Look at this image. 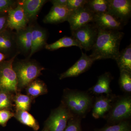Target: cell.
Masks as SVG:
<instances>
[{"label": "cell", "instance_id": "3", "mask_svg": "<svg viewBox=\"0 0 131 131\" xmlns=\"http://www.w3.org/2000/svg\"><path fill=\"white\" fill-rule=\"evenodd\" d=\"M16 73L18 86L25 87L28 86L41 74L44 68L35 62L30 61H22L13 65Z\"/></svg>", "mask_w": 131, "mask_h": 131}, {"label": "cell", "instance_id": "35", "mask_svg": "<svg viewBox=\"0 0 131 131\" xmlns=\"http://www.w3.org/2000/svg\"><path fill=\"white\" fill-rule=\"evenodd\" d=\"M5 54L2 53V52H0V63L3 61V60L5 59Z\"/></svg>", "mask_w": 131, "mask_h": 131}, {"label": "cell", "instance_id": "8", "mask_svg": "<svg viewBox=\"0 0 131 131\" xmlns=\"http://www.w3.org/2000/svg\"><path fill=\"white\" fill-rule=\"evenodd\" d=\"M108 13L127 24L131 16L130 0H108Z\"/></svg>", "mask_w": 131, "mask_h": 131}, {"label": "cell", "instance_id": "7", "mask_svg": "<svg viewBox=\"0 0 131 131\" xmlns=\"http://www.w3.org/2000/svg\"><path fill=\"white\" fill-rule=\"evenodd\" d=\"M74 117L63 104L53 111L47 122L50 131H64L69 120Z\"/></svg>", "mask_w": 131, "mask_h": 131}, {"label": "cell", "instance_id": "5", "mask_svg": "<svg viewBox=\"0 0 131 131\" xmlns=\"http://www.w3.org/2000/svg\"><path fill=\"white\" fill-rule=\"evenodd\" d=\"M72 37L79 45L80 49L91 50L96 42L98 28L93 23H89L71 31Z\"/></svg>", "mask_w": 131, "mask_h": 131}, {"label": "cell", "instance_id": "36", "mask_svg": "<svg viewBox=\"0 0 131 131\" xmlns=\"http://www.w3.org/2000/svg\"><path fill=\"white\" fill-rule=\"evenodd\" d=\"M1 90H0V92H1Z\"/></svg>", "mask_w": 131, "mask_h": 131}, {"label": "cell", "instance_id": "23", "mask_svg": "<svg viewBox=\"0 0 131 131\" xmlns=\"http://www.w3.org/2000/svg\"><path fill=\"white\" fill-rule=\"evenodd\" d=\"M17 118L22 124L31 127L35 130L39 129V126L35 118L27 111H18Z\"/></svg>", "mask_w": 131, "mask_h": 131}, {"label": "cell", "instance_id": "33", "mask_svg": "<svg viewBox=\"0 0 131 131\" xmlns=\"http://www.w3.org/2000/svg\"><path fill=\"white\" fill-rule=\"evenodd\" d=\"M7 28V13H0V33Z\"/></svg>", "mask_w": 131, "mask_h": 131}, {"label": "cell", "instance_id": "22", "mask_svg": "<svg viewBox=\"0 0 131 131\" xmlns=\"http://www.w3.org/2000/svg\"><path fill=\"white\" fill-rule=\"evenodd\" d=\"M85 6L94 14L107 13L108 8V1L88 0Z\"/></svg>", "mask_w": 131, "mask_h": 131}, {"label": "cell", "instance_id": "17", "mask_svg": "<svg viewBox=\"0 0 131 131\" xmlns=\"http://www.w3.org/2000/svg\"><path fill=\"white\" fill-rule=\"evenodd\" d=\"M46 0H24L21 1L24 13L28 22L36 18Z\"/></svg>", "mask_w": 131, "mask_h": 131}, {"label": "cell", "instance_id": "9", "mask_svg": "<svg viewBox=\"0 0 131 131\" xmlns=\"http://www.w3.org/2000/svg\"><path fill=\"white\" fill-rule=\"evenodd\" d=\"M28 21L24 13L21 2L7 12V28L18 31L27 26Z\"/></svg>", "mask_w": 131, "mask_h": 131}, {"label": "cell", "instance_id": "27", "mask_svg": "<svg viewBox=\"0 0 131 131\" xmlns=\"http://www.w3.org/2000/svg\"><path fill=\"white\" fill-rule=\"evenodd\" d=\"M97 131H131L130 123L125 120L113 125L106 127Z\"/></svg>", "mask_w": 131, "mask_h": 131}, {"label": "cell", "instance_id": "29", "mask_svg": "<svg viewBox=\"0 0 131 131\" xmlns=\"http://www.w3.org/2000/svg\"><path fill=\"white\" fill-rule=\"evenodd\" d=\"M88 0H67L66 7L70 11H73L84 7Z\"/></svg>", "mask_w": 131, "mask_h": 131}, {"label": "cell", "instance_id": "2", "mask_svg": "<svg viewBox=\"0 0 131 131\" xmlns=\"http://www.w3.org/2000/svg\"><path fill=\"white\" fill-rule=\"evenodd\" d=\"M63 104L74 117L81 118L93 107V100L86 92L68 89L64 95Z\"/></svg>", "mask_w": 131, "mask_h": 131}, {"label": "cell", "instance_id": "15", "mask_svg": "<svg viewBox=\"0 0 131 131\" xmlns=\"http://www.w3.org/2000/svg\"><path fill=\"white\" fill-rule=\"evenodd\" d=\"M71 12L66 6H53L49 13L45 17L43 22L52 24L62 23L68 20Z\"/></svg>", "mask_w": 131, "mask_h": 131}, {"label": "cell", "instance_id": "16", "mask_svg": "<svg viewBox=\"0 0 131 131\" xmlns=\"http://www.w3.org/2000/svg\"><path fill=\"white\" fill-rule=\"evenodd\" d=\"M32 25L16 32L15 40L16 47L24 53L30 52L32 45Z\"/></svg>", "mask_w": 131, "mask_h": 131}, {"label": "cell", "instance_id": "30", "mask_svg": "<svg viewBox=\"0 0 131 131\" xmlns=\"http://www.w3.org/2000/svg\"><path fill=\"white\" fill-rule=\"evenodd\" d=\"M11 100L8 93L0 92V110H6L11 105Z\"/></svg>", "mask_w": 131, "mask_h": 131}, {"label": "cell", "instance_id": "28", "mask_svg": "<svg viewBox=\"0 0 131 131\" xmlns=\"http://www.w3.org/2000/svg\"><path fill=\"white\" fill-rule=\"evenodd\" d=\"M81 119L76 117L71 118L64 131H81Z\"/></svg>", "mask_w": 131, "mask_h": 131}, {"label": "cell", "instance_id": "32", "mask_svg": "<svg viewBox=\"0 0 131 131\" xmlns=\"http://www.w3.org/2000/svg\"><path fill=\"white\" fill-rule=\"evenodd\" d=\"M14 114L7 110H0V125L4 126Z\"/></svg>", "mask_w": 131, "mask_h": 131}, {"label": "cell", "instance_id": "24", "mask_svg": "<svg viewBox=\"0 0 131 131\" xmlns=\"http://www.w3.org/2000/svg\"><path fill=\"white\" fill-rule=\"evenodd\" d=\"M27 86V93L31 96L35 97L47 92L45 83L39 80H34Z\"/></svg>", "mask_w": 131, "mask_h": 131}, {"label": "cell", "instance_id": "20", "mask_svg": "<svg viewBox=\"0 0 131 131\" xmlns=\"http://www.w3.org/2000/svg\"><path fill=\"white\" fill-rule=\"evenodd\" d=\"M116 61L120 71H125L131 73V45L120 51Z\"/></svg>", "mask_w": 131, "mask_h": 131}, {"label": "cell", "instance_id": "21", "mask_svg": "<svg viewBox=\"0 0 131 131\" xmlns=\"http://www.w3.org/2000/svg\"><path fill=\"white\" fill-rule=\"evenodd\" d=\"M73 46H77L80 48L78 42L72 37H64L52 43L47 44L45 48L47 50L52 51L61 48Z\"/></svg>", "mask_w": 131, "mask_h": 131}, {"label": "cell", "instance_id": "26", "mask_svg": "<svg viewBox=\"0 0 131 131\" xmlns=\"http://www.w3.org/2000/svg\"><path fill=\"white\" fill-rule=\"evenodd\" d=\"M30 103V98L25 95H19L15 100L16 107L18 111H27L29 109Z\"/></svg>", "mask_w": 131, "mask_h": 131}, {"label": "cell", "instance_id": "11", "mask_svg": "<svg viewBox=\"0 0 131 131\" xmlns=\"http://www.w3.org/2000/svg\"><path fill=\"white\" fill-rule=\"evenodd\" d=\"M95 61V59L82 52L81 57L71 68L59 77L60 80L67 78L76 77L86 72L91 68Z\"/></svg>", "mask_w": 131, "mask_h": 131}, {"label": "cell", "instance_id": "34", "mask_svg": "<svg viewBox=\"0 0 131 131\" xmlns=\"http://www.w3.org/2000/svg\"><path fill=\"white\" fill-rule=\"evenodd\" d=\"M53 6H66L67 0H52L50 1Z\"/></svg>", "mask_w": 131, "mask_h": 131}, {"label": "cell", "instance_id": "1", "mask_svg": "<svg viewBox=\"0 0 131 131\" xmlns=\"http://www.w3.org/2000/svg\"><path fill=\"white\" fill-rule=\"evenodd\" d=\"M96 42L90 56L95 60L111 59L115 60L119 54L121 42L124 33L117 30L98 28Z\"/></svg>", "mask_w": 131, "mask_h": 131}, {"label": "cell", "instance_id": "4", "mask_svg": "<svg viewBox=\"0 0 131 131\" xmlns=\"http://www.w3.org/2000/svg\"><path fill=\"white\" fill-rule=\"evenodd\" d=\"M20 52H16L12 58L0 63V90L8 92L16 91L18 86L16 73L13 68L15 59Z\"/></svg>", "mask_w": 131, "mask_h": 131}, {"label": "cell", "instance_id": "12", "mask_svg": "<svg viewBox=\"0 0 131 131\" xmlns=\"http://www.w3.org/2000/svg\"><path fill=\"white\" fill-rule=\"evenodd\" d=\"M93 23L98 28L119 31L127 25L108 12L95 14Z\"/></svg>", "mask_w": 131, "mask_h": 131}, {"label": "cell", "instance_id": "10", "mask_svg": "<svg viewBox=\"0 0 131 131\" xmlns=\"http://www.w3.org/2000/svg\"><path fill=\"white\" fill-rule=\"evenodd\" d=\"M95 14L85 6L72 11L68 20L71 30H73L89 23H93Z\"/></svg>", "mask_w": 131, "mask_h": 131}, {"label": "cell", "instance_id": "25", "mask_svg": "<svg viewBox=\"0 0 131 131\" xmlns=\"http://www.w3.org/2000/svg\"><path fill=\"white\" fill-rule=\"evenodd\" d=\"M119 83L120 87L125 92H131V73L125 71H120Z\"/></svg>", "mask_w": 131, "mask_h": 131}, {"label": "cell", "instance_id": "13", "mask_svg": "<svg viewBox=\"0 0 131 131\" xmlns=\"http://www.w3.org/2000/svg\"><path fill=\"white\" fill-rule=\"evenodd\" d=\"M47 31L39 26H32V45L28 57H31L35 53L45 47L47 44Z\"/></svg>", "mask_w": 131, "mask_h": 131}, {"label": "cell", "instance_id": "14", "mask_svg": "<svg viewBox=\"0 0 131 131\" xmlns=\"http://www.w3.org/2000/svg\"><path fill=\"white\" fill-rule=\"evenodd\" d=\"M115 97L110 95L97 97L93 104L92 115L95 119L103 117L110 111L113 103Z\"/></svg>", "mask_w": 131, "mask_h": 131}, {"label": "cell", "instance_id": "18", "mask_svg": "<svg viewBox=\"0 0 131 131\" xmlns=\"http://www.w3.org/2000/svg\"><path fill=\"white\" fill-rule=\"evenodd\" d=\"M113 77L109 72H106L98 78L96 84L90 89L89 91L95 94H106L110 95L111 90L110 84L112 80Z\"/></svg>", "mask_w": 131, "mask_h": 131}, {"label": "cell", "instance_id": "31", "mask_svg": "<svg viewBox=\"0 0 131 131\" xmlns=\"http://www.w3.org/2000/svg\"><path fill=\"white\" fill-rule=\"evenodd\" d=\"M16 3L12 0H0V13H7L8 10L15 7Z\"/></svg>", "mask_w": 131, "mask_h": 131}, {"label": "cell", "instance_id": "19", "mask_svg": "<svg viewBox=\"0 0 131 131\" xmlns=\"http://www.w3.org/2000/svg\"><path fill=\"white\" fill-rule=\"evenodd\" d=\"M16 47L15 35L7 30L0 33V52L8 54Z\"/></svg>", "mask_w": 131, "mask_h": 131}, {"label": "cell", "instance_id": "6", "mask_svg": "<svg viewBox=\"0 0 131 131\" xmlns=\"http://www.w3.org/2000/svg\"><path fill=\"white\" fill-rule=\"evenodd\" d=\"M106 116L108 122L118 123L127 120L131 116V98L125 96L119 98L114 103Z\"/></svg>", "mask_w": 131, "mask_h": 131}]
</instances>
